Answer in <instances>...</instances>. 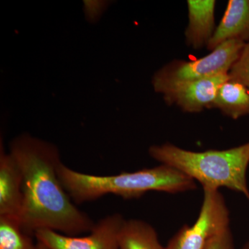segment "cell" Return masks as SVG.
Returning a JSON list of instances; mask_svg holds the SVG:
<instances>
[{
	"instance_id": "obj_6",
	"label": "cell",
	"mask_w": 249,
	"mask_h": 249,
	"mask_svg": "<svg viewBox=\"0 0 249 249\" xmlns=\"http://www.w3.org/2000/svg\"><path fill=\"white\" fill-rule=\"evenodd\" d=\"M124 219L111 214L95 224L89 235L78 237L41 229L35 232L36 240L49 249H119V237Z\"/></svg>"
},
{
	"instance_id": "obj_10",
	"label": "cell",
	"mask_w": 249,
	"mask_h": 249,
	"mask_svg": "<svg viewBox=\"0 0 249 249\" xmlns=\"http://www.w3.org/2000/svg\"><path fill=\"white\" fill-rule=\"evenodd\" d=\"M188 24L186 42L194 49L203 48L212 38L214 30V0H188Z\"/></svg>"
},
{
	"instance_id": "obj_4",
	"label": "cell",
	"mask_w": 249,
	"mask_h": 249,
	"mask_svg": "<svg viewBox=\"0 0 249 249\" xmlns=\"http://www.w3.org/2000/svg\"><path fill=\"white\" fill-rule=\"evenodd\" d=\"M245 45L243 41L229 40L197 60H174L156 72L154 89L163 95L186 83L229 73Z\"/></svg>"
},
{
	"instance_id": "obj_9",
	"label": "cell",
	"mask_w": 249,
	"mask_h": 249,
	"mask_svg": "<svg viewBox=\"0 0 249 249\" xmlns=\"http://www.w3.org/2000/svg\"><path fill=\"white\" fill-rule=\"evenodd\" d=\"M249 41V0H229L207 49L213 51L229 40Z\"/></svg>"
},
{
	"instance_id": "obj_18",
	"label": "cell",
	"mask_w": 249,
	"mask_h": 249,
	"mask_svg": "<svg viewBox=\"0 0 249 249\" xmlns=\"http://www.w3.org/2000/svg\"><path fill=\"white\" fill-rule=\"evenodd\" d=\"M242 249H249V242H246Z\"/></svg>"
},
{
	"instance_id": "obj_8",
	"label": "cell",
	"mask_w": 249,
	"mask_h": 249,
	"mask_svg": "<svg viewBox=\"0 0 249 249\" xmlns=\"http://www.w3.org/2000/svg\"><path fill=\"white\" fill-rule=\"evenodd\" d=\"M23 205V175L11 153L0 154V215L19 218Z\"/></svg>"
},
{
	"instance_id": "obj_14",
	"label": "cell",
	"mask_w": 249,
	"mask_h": 249,
	"mask_svg": "<svg viewBox=\"0 0 249 249\" xmlns=\"http://www.w3.org/2000/svg\"><path fill=\"white\" fill-rule=\"evenodd\" d=\"M229 77L245 85L249 89V41L246 43L240 57L232 65Z\"/></svg>"
},
{
	"instance_id": "obj_16",
	"label": "cell",
	"mask_w": 249,
	"mask_h": 249,
	"mask_svg": "<svg viewBox=\"0 0 249 249\" xmlns=\"http://www.w3.org/2000/svg\"><path fill=\"white\" fill-rule=\"evenodd\" d=\"M107 1H85V12L87 19L90 22H96L107 8Z\"/></svg>"
},
{
	"instance_id": "obj_5",
	"label": "cell",
	"mask_w": 249,
	"mask_h": 249,
	"mask_svg": "<svg viewBox=\"0 0 249 249\" xmlns=\"http://www.w3.org/2000/svg\"><path fill=\"white\" fill-rule=\"evenodd\" d=\"M200 212L192 226L185 224L165 249H205L211 237L230 227V212L219 190L204 188Z\"/></svg>"
},
{
	"instance_id": "obj_17",
	"label": "cell",
	"mask_w": 249,
	"mask_h": 249,
	"mask_svg": "<svg viewBox=\"0 0 249 249\" xmlns=\"http://www.w3.org/2000/svg\"><path fill=\"white\" fill-rule=\"evenodd\" d=\"M37 249H49L48 247H46L42 242L37 241Z\"/></svg>"
},
{
	"instance_id": "obj_2",
	"label": "cell",
	"mask_w": 249,
	"mask_h": 249,
	"mask_svg": "<svg viewBox=\"0 0 249 249\" xmlns=\"http://www.w3.org/2000/svg\"><path fill=\"white\" fill-rule=\"evenodd\" d=\"M58 172L64 188L77 204L96 200L109 194L130 199L141 197L147 192L177 194L197 188L196 181L189 177L163 164L132 173L100 176L80 173L62 163Z\"/></svg>"
},
{
	"instance_id": "obj_11",
	"label": "cell",
	"mask_w": 249,
	"mask_h": 249,
	"mask_svg": "<svg viewBox=\"0 0 249 249\" xmlns=\"http://www.w3.org/2000/svg\"><path fill=\"white\" fill-rule=\"evenodd\" d=\"M213 108L234 120L249 115V89L229 77L218 89Z\"/></svg>"
},
{
	"instance_id": "obj_12",
	"label": "cell",
	"mask_w": 249,
	"mask_h": 249,
	"mask_svg": "<svg viewBox=\"0 0 249 249\" xmlns=\"http://www.w3.org/2000/svg\"><path fill=\"white\" fill-rule=\"evenodd\" d=\"M119 249H165L153 227L141 219H124L119 237Z\"/></svg>"
},
{
	"instance_id": "obj_7",
	"label": "cell",
	"mask_w": 249,
	"mask_h": 249,
	"mask_svg": "<svg viewBox=\"0 0 249 249\" xmlns=\"http://www.w3.org/2000/svg\"><path fill=\"white\" fill-rule=\"evenodd\" d=\"M229 78V73L186 83L163 94L165 103L185 112H201L213 108L218 89Z\"/></svg>"
},
{
	"instance_id": "obj_1",
	"label": "cell",
	"mask_w": 249,
	"mask_h": 249,
	"mask_svg": "<svg viewBox=\"0 0 249 249\" xmlns=\"http://www.w3.org/2000/svg\"><path fill=\"white\" fill-rule=\"evenodd\" d=\"M22 170L23 205L19 220L30 235L50 229L67 235L90 232L95 223L73 204L60 181L58 147L29 134L11 142V152Z\"/></svg>"
},
{
	"instance_id": "obj_3",
	"label": "cell",
	"mask_w": 249,
	"mask_h": 249,
	"mask_svg": "<svg viewBox=\"0 0 249 249\" xmlns=\"http://www.w3.org/2000/svg\"><path fill=\"white\" fill-rule=\"evenodd\" d=\"M149 155L200 183L203 189L226 188L243 195L249 201L247 173L249 142L227 150L194 152L165 142L152 145Z\"/></svg>"
},
{
	"instance_id": "obj_15",
	"label": "cell",
	"mask_w": 249,
	"mask_h": 249,
	"mask_svg": "<svg viewBox=\"0 0 249 249\" xmlns=\"http://www.w3.org/2000/svg\"><path fill=\"white\" fill-rule=\"evenodd\" d=\"M205 249H235L231 227L226 228L211 237Z\"/></svg>"
},
{
	"instance_id": "obj_13",
	"label": "cell",
	"mask_w": 249,
	"mask_h": 249,
	"mask_svg": "<svg viewBox=\"0 0 249 249\" xmlns=\"http://www.w3.org/2000/svg\"><path fill=\"white\" fill-rule=\"evenodd\" d=\"M33 237L23 229L19 217L0 215V249H37Z\"/></svg>"
}]
</instances>
